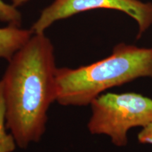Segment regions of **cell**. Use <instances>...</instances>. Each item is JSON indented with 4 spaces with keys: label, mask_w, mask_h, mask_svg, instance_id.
<instances>
[{
    "label": "cell",
    "mask_w": 152,
    "mask_h": 152,
    "mask_svg": "<svg viewBox=\"0 0 152 152\" xmlns=\"http://www.w3.org/2000/svg\"><path fill=\"white\" fill-rule=\"evenodd\" d=\"M54 49L45 34H33L9 61L2 79L7 127L20 148L38 142L56 102Z\"/></svg>",
    "instance_id": "cell-1"
},
{
    "label": "cell",
    "mask_w": 152,
    "mask_h": 152,
    "mask_svg": "<svg viewBox=\"0 0 152 152\" xmlns=\"http://www.w3.org/2000/svg\"><path fill=\"white\" fill-rule=\"evenodd\" d=\"M140 77L152 78V48L121 43L104 59L77 68H57L56 102L62 106L89 105L104 91Z\"/></svg>",
    "instance_id": "cell-2"
},
{
    "label": "cell",
    "mask_w": 152,
    "mask_h": 152,
    "mask_svg": "<svg viewBox=\"0 0 152 152\" xmlns=\"http://www.w3.org/2000/svg\"><path fill=\"white\" fill-rule=\"evenodd\" d=\"M87 128L92 134H106L117 147L128 144L132 128H144L152 123V99L135 92L101 94L90 104Z\"/></svg>",
    "instance_id": "cell-3"
},
{
    "label": "cell",
    "mask_w": 152,
    "mask_h": 152,
    "mask_svg": "<svg viewBox=\"0 0 152 152\" xmlns=\"http://www.w3.org/2000/svg\"><path fill=\"white\" fill-rule=\"evenodd\" d=\"M96 9H110L126 13L139 25L137 39L152 24V4L138 0H56L45 9L31 30L42 34L53 23L73 15Z\"/></svg>",
    "instance_id": "cell-4"
},
{
    "label": "cell",
    "mask_w": 152,
    "mask_h": 152,
    "mask_svg": "<svg viewBox=\"0 0 152 152\" xmlns=\"http://www.w3.org/2000/svg\"><path fill=\"white\" fill-rule=\"evenodd\" d=\"M33 34L31 29H22L10 25L0 28V58L9 61Z\"/></svg>",
    "instance_id": "cell-5"
},
{
    "label": "cell",
    "mask_w": 152,
    "mask_h": 152,
    "mask_svg": "<svg viewBox=\"0 0 152 152\" xmlns=\"http://www.w3.org/2000/svg\"><path fill=\"white\" fill-rule=\"evenodd\" d=\"M7 106L0 80V152L14 151L17 145L13 134L7 133Z\"/></svg>",
    "instance_id": "cell-6"
},
{
    "label": "cell",
    "mask_w": 152,
    "mask_h": 152,
    "mask_svg": "<svg viewBox=\"0 0 152 152\" xmlns=\"http://www.w3.org/2000/svg\"><path fill=\"white\" fill-rule=\"evenodd\" d=\"M0 20L8 23L10 26L20 27L21 23V14L12 4H8L0 0Z\"/></svg>",
    "instance_id": "cell-7"
},
{
    "label": "cell",
    "mask_w": 152,
    "mask_h": 152,
    "mask_svg": "<svg viewBox=\"0 0 152 152\" xmlns=\"http://www.w3.org/2000/svg\"><path fill=\"white\" fill-rule=\"evenodd\" d=\"M137 139L140 143L152 144V123L142 128L137 134Z\"/></svg>",
    "instance_id": "cell-8"
},
{
    "label": "cell",
    "mask_w": 152,
    "mask_h": 152,
    "mask_svg": "<svg viewBox=\"0 0 152 152\" xmlns=\"http://www.w3.org/2000/svg\"><path fill=\"white\" fill-rule=\"evenodd\" d=\"M28 1H29V0H11V1H12V5L14 6L15 7H18V6L23 4L24 3L27 2Z\"/></svg>",
    "instance_id": "cell-9"
}]
</instances>
